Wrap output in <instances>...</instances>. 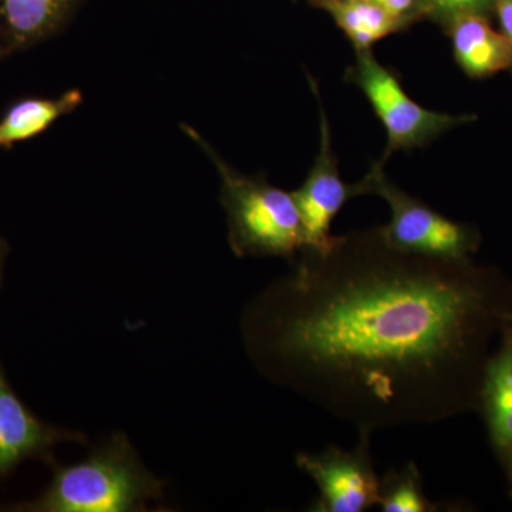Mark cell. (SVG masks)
Returning a JSON list of instances; mask_svg holds the SVG:
<instances>
[{
    "label": "cell",
    "instance_id": "1",
    "mask_svg": "<svg viewBox=\"0 0 512 512\" xmlns=\"http://www.w3.org/2000/svg\"><path fill=\"white\" fill-rule=\"evenodd\" d=\"M302 251L248 323L272 375L359 436L436 424L480 400L485 336L512 313L490 278L397 251L377 229Z\"/></svg>",
    "mask_w": 512,
    "mask_h": 512
},
{
    "label": "cell",
    "instance_id": "2",
    "mask_svg": "<svg viewBox=\"0 0 512 512\" xmlns=\"http://www.w3.org/2000/svg\"><path fill=\"white\" fill-rule=\"evenodd\" d=\"M164 483L138 460L126 434H114L86 460L55 467V478L35 503L16 510L35 512H138L163 497Z\"/></svg>",
    "mask_w": 512,
    "mask_h": 512
},
{
    "label": "cell",
    "instance_id": "3",
    "mask_svg": "<svg viewBox=\"0 0 512 512\" xmlns=\"http://www.w3.org/2000/svg\"><path fill=\"white\" fill-rule=\"evenodd\" d=\"M220 173L221 202L227 212L228 241L234 254L293 259L303 249V229L292 192L274 187L264 177L238 173L201 134L183 124Z\"/></svg>",
    "mask_w": 512,
    "mask_h": 512
},
{
    "label": "cell",
    "instance_id": "4",
    "mask_svg": "<svg viewBox=\"0 0 512 512\" xmlns=\"http://www.w3.org/2000/svg\"><path fill=\"white\" fill-rule=\"evenodd\" d=\"M384 158L372 165L359 181L362 195L383 198L392 210V220L377 228L389 247L409 254L441 261L464 262L477 248V234L456 221L448 220L424 202L407 194L384 174Z\"/></svg>",
    "mask_w": 512,
    "mask_h": 512
},
{
    "label": "cell",
    "instance_id": "5",
    "mask_svg": "<svg viewBox=\"0 0 512 512\" xmlns=\"http://www.w3.org/2000/svg\"><path fill=\"white\" fill-rule=\"evenodd\" d=\"M375 110L387 133L384 160L399 150H413L436 140L451 128L470 123L473 116H451L424 109L404 92L392 70L373 56L372 50L356 52V62L348 72Z\"/></svg>",
    "mask_w": 512,
    "mask_h": 512
},
{
    "label": "cell",
    "instance_id": "6",
    "mask_svg": "<svg viewBox=\"0 0 512 512\" xmlns=\"http://www.w3.org/2000/svg\"><path fill=\"white\" fill-rule=\"evenodd\" d=\"M309 82L318 99L320 147L305 183L299 190L292 192V197L301 215L303 249L325 255L332 251L339 239L330 232L333 220L346 202L362 195V190L359 183L346 184L340 177L338 160L333 153L329 121L320 101L319 86L311 76Z\"/></svg>",
    "mask_w": 512,
    "mask_h": 512
},
{
    "label": "cell",
    "instance_id": "7",
    "mask_svg": "<svg viewBox=\"0 0 512 512\" xmlns=\"http://www.w3.org/2000/svg\"><path fill=\"white\" fill-rule=\"evenodd\" d=\"M369 434L355 450L330 446L319 454H299L296 464L312 477L319 498L309 511L365 512L379 504L380 478L370 457Z\"/></svg>",
    "mask_w": 512,
    "mask_h": 512
},
{
    "label": "cell",
    "instance_id": "8",
    "mask_svg": "<svg viewBox=\"0 0 512 512\" xmlns=\"http://www.w3.org/2000/svg\"><path fill=\"white\" fill-rule=\"evenodd\" d=\"M63 441L87 443L82 433L56 429L37 420L10 389L0 367V477L25 458H42L53 464V447Z\"/></svg>",
    "mask_w": 512,
    "mask_h": 512
},
{
    "label": "cell",
    "instance_id": "9",
    "mask_svg": "<svg viewBox=\"0 0 512 512\" xmlns=\"http://www.w3.org/2000/svg\"><path fill=\"white\" fill-rule=\"evenodd\" d=\"M83 0H0L10 53L39 45L69 25Z\"/></svg>",
    "mask_w": 512,
    "mask_h": 512
},
{
    "label": "cell",
    "instance_id": "10",
    "mask_svg": "<svg viewBox=\"0 0 512 512\" xmlns=\"http://www.w3.org/2000/svg\"><path fill=\"white\" fill-rule=\"evenodd\" d=\"M454 56L471 77L491 76L512 67V43L491 28L480 13H466L450 20Z\"/></svg>",
    "mask_w": 512,
    "mask_h": 512
},
{
    "label": "cell",
    "instance_id": "11",
    "mask_svg": "<svg viewBox=\"0 0 512 512\" xmlns=\"http://www.w3.org/2000/svg\"><path fill=\"white\" fill-rule=\"evenodd\" d=\"M480 402L494 447L501 456L512 450V346L487 360L481 383Z\"/></svg>",
    "mask_w": 512,
    "mask_h": 512
},
{
    "label": "cell",
    "instance_id": "12",
    "mask_svg": "<svg viewBox=\"0 0 512 512\" xmlns=\"http://www.w3.org/2000/svg\"><path fill=\"white\" fill-rule=\"evenodd\" d=\"M83 103L80 90H67L55 99L28 97L13 103L0 119V148H10L16 143L45 133L47 128L73 113Z\"/></svg>",
    "mask_w": 512,
    "mask_h": 512
},
{
    "label": "cell",
    "instance_id": "13",
    "mask_svg": "<svg viewBox=\"0 0 512 512\" xmlns=\"http://www.w3.org/2000/svg\"><path fill=\"white\" fill-rule=\"evenodd\" d=\"M319 3L332 15L356 52L372 49L384 37L406 26L367 0H319Z\"/></svg>",
    "mask_w": 512,
    "mask_h": 512
},
{
    "label": "cell",
    "instance_id": "14",
    "mask_svg": "<svg viewBox=\"0 0 512 512\" xmlns=\"http://www.w3.org/2000/svg\"><path fill=\"white\" fill-rule=\"evenodd\" d=\"M379 505L383 512H436L439 505L431 503L423 491L419 468L413 461L400 471L390 470L380 480Z\"/></svg>",
    "mask_w": 512,
    "mask_h": 512
},
{
    "label": "cell",
    "instance_id": "15",
    "mask_svg": "<svg viewBox=\"0 0 512 512\" xmlns=\"http://www.w3.org/2000/svg\"><path fill=\"white\" fill-rule=\"evenodd\" d=\"M427 3L430 10L439 13L448 22L466 13L484 15L485 10L494 8V0H427Z\"/></svg>",
    "mask_w": 512,
    "mask_h": 512
},
{
    "label": "cell",
    "instance_id": "16",
    "mask_svg": "<svg viewBox=\"0 0 512 512\" xmlns=\"http://www.w3.org/2000/svg\"><path fill=\"white\" fill-rule=\"evenodd\" d=\"M407 25L420 13L429 12L427 0H367Z\"/></svg>",
    "mask_w": 512,
    "mask_h": 512
},
{
    "label": "cell",
    "instance_id": "17",
    "mask_svg": "<svg viewBox=\"0 0 512 512\" xmlns=\"http://www.w3.org/2000/svg\"><path fill=\"white\" fill-rule=\"evenodd\" d=\"M494 9L500 19L504 35L512 43V0H494Z\"/></svg>",
    "mask_w": 512,
    "mask_h": 512
},
{
    "label": "cell",
    "instance_id": "18",
    "mask_svg": "<svg viewBox=\"0 0 512 512\" xmlns=\"http://www.w3.org/2000/svg\"><path fill=\"white\" fill-rule=\"evenodd\" d=\"M10 55L8 40H6L5 32H3L2 25H0V59Z\"/></svg>",
    "mask_w": 512,
    "mask_h": 512
},
{
    "label": "cell",
    "instance_id": "19",
    "mask_svg": "<svg viewBox=\"0 0 512 512\" xmlns=\"http://www.w3.org/2000/svg\"><path fill=\"white\" fill-rule=\"evenodd\" d=\"M503 457H504L505 463H507V470H508V473H510L511 480H512V450L510 451V453L504 454Z\"/></svg>",
    "mask_w": 512,
    "mask_h": 512
},
{
    "label": "cell",
    "instance_id": "20",
    "mask_svg": "<svg viewBox=\"0 0 512 512\" xmlns=\"http://www.w3.org/2000/svg\"><path fill=\"white\" fill-rule=\"evenodd\" d=\"M6 254V245L5 242L0 238V271H2L3 258H5Z\"/></svg>",
    "mask_w": 512,
    "mask_h": 512
},
{
    "label": "cell",
    "instance_id": "21",
    "mask_svg": "<svg viewBox=\"0 0 512 512\" xmlns=\"http://www.w3.org/2000/svg\"><path fill=\"white\" fill-rule=\"evenodd\" d=\"M508 332H507V342L510 343V345L512 346V313H511V316H510V320H508Z\"/></svg>",
    "mask_w": 512,
    "mask_h": 512
}]
</instances>
